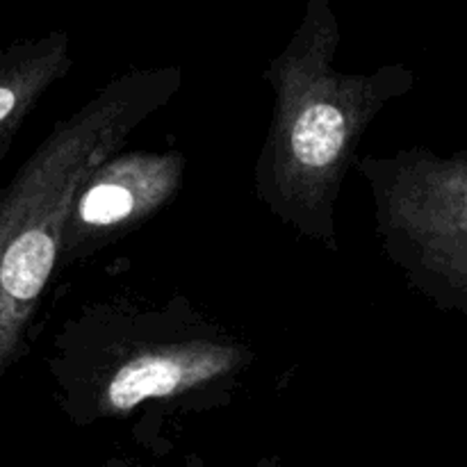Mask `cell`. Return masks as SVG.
<instances>
[{"instance_id":"6da1fadb","label":"cell","mask_w":467,"mask_h":467,"mask_svg":"<svg viewBox=\"0 0 467 467\" xmlns=\"http://www.w3.org/2000/svg\"><path fill=\"white\" fill-rule=\"evenodd\" d=\"M255 351L185 296L108 299L62 327L48 358L59 409L78 422L141 409L228 406Z\"/></svg>"},{"instance_id":"7a4b0ae2","label":"cell","mask_w":467,"mask_h":467,"mask_svg":"<svg viewBox=\"0 0 467 467\" xmlns=\"http://www.w3.org/2000/svg\"><path fill=\"white\" fill-rule=\"evenodd\" d=\"M340 26L331 0H308L299 30L269 62L274 91L267 137L254 169V190L276 222L337 254L336 203L360 140L404 89L397 68H336Z\"/></svg>"},{"instance_id":"3957f363","label":"cell","mask_w":467,"mask_h":467,"mask_svg":"<svg viewBox=\"0 0 467 467\" xmlns=\"http://www.w3.org/2000/svg\"><path fill=\"white\" fill-rule=\"evenodd\" d=\"M182 87L178 67L135 68L59 119L0 190V381L30 349L32 324L59 267L73 196L99 164L167 108Z\"/></svg>"},{"instance_id":"5b68a950","label":"cell","mask_w":467,"mask_h":467,"mask_svg":"<svg viewBox=\"0 0 467 467\" xmlns=\"http://www.w3.org/2000/svg\"><path fill=\"white\" fill-rule=\"evenodd\" d=\"M71 68V36L67 32H48L0 48V162L39 100Z\"/></svg>"},{"instance_id":"277c9868","label":"cell","mask_w":467,"mask_h":467,"mask_svg":"<svg viewBox=\"0 0 467 467\" xmlns=\"http://www.w3.org/2000/svg\"><path fill=\"white\" fill-rule=\"evenodd\" d=\"M185 167V155L178 150L109 155L73 196L57 269L94 258L162 213L181 194Z\"/></svg>"},{"instance_id":"8992f818","label":"cell","mask_w":467,"mask_h":467,"mask_svg":"<svg viewBox=\"0 0 467 467\" xmlns=\"http://www.w3.org/2000/svg\"><path fill=\"white\" fill-rule=\"evenodd\" d=\"M442 171V169H441ZM442 178H445V182H447V187H450V194H451V199H454V203H456V208H459V213L463 214V219L467 222V182L463 187H461V182H451V178H450V173L447 171H442Z\"/></svg>"}]
</instances>
